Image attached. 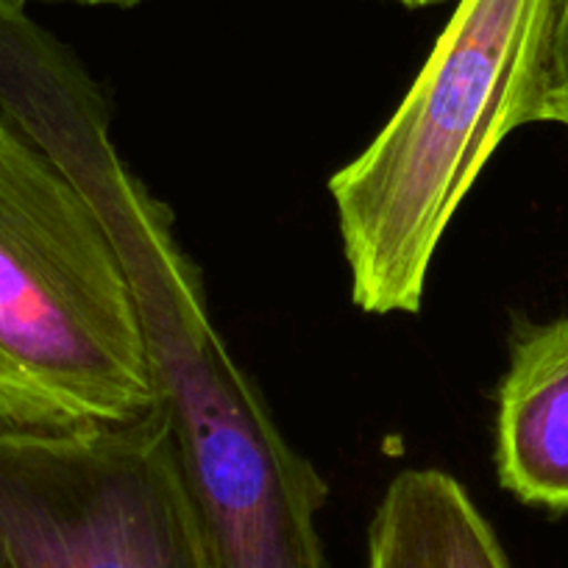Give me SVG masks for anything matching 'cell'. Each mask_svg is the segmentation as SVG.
I'll return each mask as SVG.
<instances>
[{
	"label": "cell",
	"mask_w": 568,
	"mask_h": 568,
	"mask_svg": "<svg viewBox=\"0 0 568 568\" xmlns=\"http://www.w3.org/2000/svg\"><path fill=\"white\" fill-rule=\"evenodd\" d=\"M555 0H460L413 87L329 179L352 302L415 315L435 251L494 151L527 125Z\"/></svg>",
	"instance_id": "obj_1"
},
{
	"label": "cell",
	"mask_w": 568,
	"mask_h": 568,
	"mask_svg": "<svg viewBox=\"0 0 568 568\" xmlns=\"http://www.w3.org/2000/svg\"><path fill=\"white\" fill-rule=\"evenodd\" d=\"M156 409L123 260L84 190L0 118V435H62Z\"/></svg>",
	"instance_id": "obj_2"
},
{
	"label": "cell",
	"mask_w": 568,
	"mask_h": 568,
	"mask_svg": "<svg viewBox=\"0 0 568 568\" xmlns=\"http://www.w3.org/2000/svg\"><path fill=\"white\" fill-rule=\"evenodd\" d=\"M0 568H210L162 409L0 435Z\"/></svg>",
	"instance_id": "obj_3"
},
{
	"label": "cell",
	"mask_w": 568,
	"mask_h": 568,
	"mask_svg": "<svg viewBox=\"0 0 568 568\" xmlns=\"http://www.w3.org/2000/svg\"><path fill=\"white\" fill-rule=\"evenodd\" d=\"M496 471L527 505L568 513V315L513 337L496 402Z\"/></svg>",
	"instance_id": "obj_4"
},
{
	"label": "cell",
	"mask_w": 568,
	"mask_h": 568,
	"mask_svg": "<svg viewBox=\"0 0 568 568\" xmlns=\"http://www.w3.org/2000/svg\"><path fill=\"white\" fill-rule=\"evenodd\" d=\"M368 568H510L499 538L452 474L407 468L368 532Z\"/></svg>",
	"instance_id": "obj_5"
},
{
	"label": "cell",
	"mask_w": 568,
	"mask_h": 568,
	"mask_svg": "<svg viewBox=\"0 0 568 568\" xmlns=\"http://www.w3.org/2000/svg\"><path fill=\"white\" fill-rule=\"evenodd\" d=\"M527 123H560L568 129V0H555L544 51L535 70Z\"/></svg>",
	"instance_id": "obj_6"
},
{
	"label": "cell",
	"mask_w": 568,
	"mask_h": 568,
	"mask_svg": "<svg viewBox=\"0 0 568 568\" xmlns=\"http://www.w3.org/2000/svg\"><path fill=\"white\" fill-rule=\"evenodd\" d=\"M73 3H87V7H134L140 0H73Z\"/></svg>",
	"instance_id": "obj_7"
},
{
	"label": "cell",
	"mask_w": 568,
	"mask_h": 568,
	"mask_svg": "<svg viewBox=\"0 0 568 568\" xmlns=\"http://www.w3.org/2000/svg\"><path fill=\"white\" fill-rule=\"evenodd\" d=\"M402 7L407 9H420V7H433V3H440V0H396Z\"/></svg>",
	"instance_id": "obj_8"
}]
</instances>
